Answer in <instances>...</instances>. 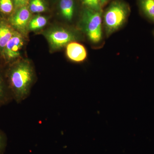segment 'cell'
<instances>
[{
    "mask_svg": "<svg viewBox=\"0 0 154 154\" xmlns=\"http://www.w3.org/2000/svg\"><path fill=\"white\" fill-rule=\"evenodd\" d=\"M14 100L20 103L28 98L34 80V74L29 64L21 63L11 67L5 74Z\"/></svg>",
    "mask_w": 154,
    "mask_h": 154,
    "instance_id": "1",
    "label": "cell"
},
{
    "mask_svg": "<svg viewBox=\"0 0 154 154\" xmlns=\"http://www.w3.org/2000/svg\"><path fill=\"white\" fill-rule=\"evenodd\" d=\"M130 13L128 5L121 0H115L107 8L103 16L104 28L107 36L121 28Z\"/></svg>",
    "mask_w": 154,
    "mask_h": 154,
    "instance_id": "2",
    "label": "cell"
},
{
    "mask_svg": "<svg viewBox=\"0 0 154 154\" xmlns=\"http://www.w3.org/2000/svg\"><path fill=\"white\" fill-rule=\"evenodd\" d=\"M102 13L86 7L83 12L82 27L93 43H99L102 39Z\"/></svg>",
    "mask_w": 154,
    "mask_h": 154,
    "instance_id": "3",
    "label": "cell"
},
{
    "mask_svg": "<svg viewBox=\"0 0 154 154\" xmlns=\"http://www.w3.org/2000/svg\"><path fill=\"white\" fill-rule=\"evenodd\" d=\"M76 38L75 35L69 30L61 29L49 33L48 40L54 48H60L67 45Z\"/></svg>",
    "mask_w": 154,
    "mask_h": 154,
    "instance_id": "4",
    "label": "cell"
},
{
    "mask_svg": "<svg viewBox=\"0 0 154 154\" xmlns=\"http://www.w3.org/2000/svg\"><path fill=\"white\" fill-rule=\"evenodd\" d=\"M24 44L22 36L15 32L12 38L6 45L3 51V54L6 59L13 60L20 55V51Z\"/></svg>",
    "mask_w": 154,
    "mask_h": 154,
    "instance_id": "5",
    "label": "cell"
},
{
    "mask_svg": "<svg viewBox=\"0 0 154 154\" xmlns=\"http://www.w3.org/2000/svg\"><path fill=\"white\" fill-rule=\"evenodd\" d=\"M31 16L30 10L26 6L22 7L11 17L10 23L14 28L22 31L30 23Z\"/></svg>",
    "mask_w": 154,
    "mask_h": 154,
    "instance_id": "6",
    "label": "cell"
},
{
    "mask_svg": "<svg viewBox=\"0 0 154 154\" xmlns=\"http://www.w3.org/2000/svg\"><path fill=\"white\" fill-rule=\"evenodd\" d=\"M66 54L69 59L75 62H82L87 57L85 48L82 45L75 42H72L67 45Z\"/></svg>",
    "mask_w": 154,
    "mask_h": 154,
    "instance_id": "7",
    "label": "cell"
},
{
    "mask_svg": "<svg viewBox=\"0 0 154 154\" xmlns=\"http://www.w3.org/2000/svg\"><path fill=\"white\" fill-rule=\"evenodd\" d=\"M14 100L13 95L5 77L0 72V108Z\"/></svg>",
    "mask_w": 154,
    "mask_h": 154,
    "instance_id": "8",
    "label": "cell"
},
{
    "mask_svg": "<svg viewBox=\"0 0 154 154\" xmlns=\"http://www.w3.org/2000/svg\"><path fill=\"white\" fill-rule=\"evenodd\" d=\"M15 33L10 25L4 22L0 23V50L2 53Z\"/></svg>",
    "mask_w": 154,
    "mask_h": 154,
    "instance_id": "9",
    "label": "cell"
},
{
    "mask_svg": "<svg viewBox=\"0 0 154 154\" xmlns=\"http://www.w3.org/2000/svg\"><path fill=\"white\" fill-rule=\"evenodd\" d=\"M138 4L143 16L154 24V0H138Z\"/></svg>",
    "mask_w": 154,
    "mask_h": 154,
    "instance_id": "10",
    "label": "cell"
},
{
    "mask_svg": "<svg viewBox=\"0 0 154 154\" xmlns=\"http://www.w3.org/2000/svg\"><path fill=\"white\" fill-rule=\"evenodd\" d=\"M74 7V0H60V2L62 15L69 21L71 20L73 17Z\"/></svg>",
    "mask_w": 154,
    "mask_h": 154,
    "instance_id": "11",
    "label": "cell"
},
{
    "mask_svg": "<svg viewBox=\"0 0 154 154\" xmlns=\"http://www.w3.org/2000/svg\"><path fill=\"white\" fill-rule=\"evenodd\" d=\"M47 20L46 18L41 16L35 17L30 21L29 28L30 30H35L43 28L47 24Z\"/></svg>",
    "mask_w": 154,
    "mask_h": 154,
    "instance_id": "12",
    "label": "cell"
},
{
    "mask_svg": "<svg viewBox=\"0 0 154 154\" xmlns=\"http://www.w3.org/2000/svg\"><path fill=\"white\" fill-rule=\"evenodd\" d=\"M29 10L33 13H40L46 10V7L42 0H30Z\"/></svg>",
    "mask_w": 154,
    "mask_h": 154,
    "instance_id": "13",
    "label": "cell"
},
{
    "mask_svg": "<svg viewBox=\"0 0 154 154\" xmlns=\"http://www.w3.org/2000/svg\"><path fill=\"white\" fill-rule=\"evenodd\" d=\"M14 8L13 0H0V11L5 14H10Z\"/></svg>",
    "mask_w": 154,
    "mask_h": 154,
    "instance_id": "14",
    "label": "cell"
},
{
    "mask_svg": "<svg viewBox=\"0 0 154 154\" xmlns=\"http://www.w3.org/2000/svg\"><path fill=\"white\" fill-rule=\"evenodd\" d=\"M86 8L97 11H102V6L99 0H82Z\"/></svg>",
    "mask_w": 154,
    "mask_h": 154,
    "instance_id": "15",
    "label": "cell"
},
{
    "mask_svg": "<svg viewBox=\"0 0 154 154\" xmlns=\"http://www.w3.org/2000/svg\"><path fill=\"white\" fill-rule=\"evenodd\" d=\"M8 143V137L5 133L0 130V154H4Z\"/></svg>",
    "mask_w": 154,
    "mask_h": 154,
    "instance_id": "16",
    "label": "cell"
},
{
    "mask_svg": "<svg viewBox=\"0 0 154 154\" xmlns=\"http://www.w3.org/2000/svg\"><path fill=\"white\" fill-rule=\"evenodd\" d=\"M30 1V0H13L15 6L19 8L27 6Z\"/></svg>",
    "mask_w": 154,
    "mask_h": 154,
    "instance_id": "17",
    "label": "cell"
},
{
    "mask_svg": "<svg viewBox=\"0 0 154 154\" xmlns=\"http://www.w3.org/2000/svg\"><path fill=\"white\" fill-rule=\"evenodd\" d=\"M108 1H109V0H99L102 7V6L105 5V4L108 2Z\"/></svg>",
    "mask_w": 154,
    "mask_h": 154,
    "instance_id": "18",
    "label": "cell"
},
{
    "mask_svg": "<svg viewBox=\"0 0 154 154\" xmlns=\"http://www.w3.org/2000/svg\"></svg>",
    "mask_w": 154,
    "mask_h": 154,
    "instance_id": "19",
    "label": "cell"
}]
</instances>
